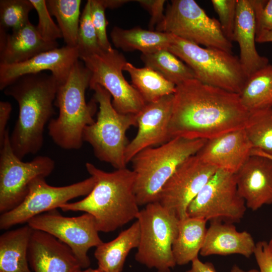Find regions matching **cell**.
<instances>
[{"label":"cell","instance_id":"1","mask_svg":"<svg viewBox=\"0 0 272 272\" xmlns=\"http://www.w3.org/2000/svg\"><path fill=\"white\" fill-rule=\"evenodd\" d=\"M249 114L239 94L188 80L176 86L169 139L208 140L244 128Z\"/></svg>","mask_w":272,"mask_h":272},{"label":"cell","instance_id":"2","mask_svg":"<svg viewBox=\"0 0 272 272\" xmlns=\"http://www.w3.org/2000/svg\"><path fill=\"white\" fill-rule=\"evenodd\" d=\"M59 84L51 74L41 72L23 76L4 90L19 106L18 118L10 140L20 159L41 149L44 127L54 114L53 106Z\"/></svg>","mask_w":272,"mask_h":272},{"label":"cell","instance_id":"3","mask_svg":"<svg viewBox=\"0 0 272 272\" xmlns=\"http://www.w3.org/2000/svg\"><path fill=\"white\" fill-rule=\"evenodd\" d=\"M87 171L96 182L83 199L60 207L64 212L81 211L91 215L99 232L108 233L136 219L140 212L135 192V174L126 167L106 172L91 163Z\"/></svg>","mask_w":272,"mask_h":272},{"label":"cell","instance_id":"4","mask_svg":"<svg viewBox=\"0 0 272 272\" xmlns=\"http://www.w3.org/2000/svg\"><path fill=\"white\" fill-rule=\"evenodd\" d=\"M90 71L82 60L72 67L66 80L59 84L55 105L58 108L57 117L51 119L48 125V133L53 141L64 150H78L84 143V128L95 122L96 101L87 103L85 92L90 86Z\"/></svg>","mask_w":272,"mask_h":272},{"label":"cell","instance_id":"5","mask_svg":"<svg viewBox=\"0 0 272 272\" xmlns=\"http://www.w3.org/2000/svg\"><path fill=\"white\" fill-rule=\"evenodd\" d=\"M207 140L175 138L145 149L131 160L134 192L139 206L157 201L162 187L177 168L195 155Z\"/></svg>","mask_w":272,"mask_h":272},{"label":"cell","instance_id":"6","mask_svg":"<svg viewBox=\"0 0 272 272\" xmlns=\"http://www.w3.org/2000/svg\"><path fill=\"white\" fill-rule=\"evenodd\" d=\"M93 99L99 104L95 122L87 126L83 140L92 147L95 156L110 164L115 169L126 167L125 153L129 143L126 133L131 126H137V114H121L113 107L111 96L103 87L96 84Z\"/></svg>","mask_w":272,"mask_h":272},{"label":"cell","instance_id":"7","mask_svg":"<svg viewBox=\"0 0 272 272\" xmlns=\"http://www.w3.org/2000/svg\"><path fill=\"white\" fill-rule=\"evenodd\" d=\"M167 50L184 62L203 84L239 94L247 79L239 58L232 53L203 47L173 35Z\"/></svg>","mask_w":272,"mask_h":272},{"label":"cell","instance_id":"8","mask_svg":"<svg viewBox=\"0 0 272 272\" xmlns=\"http://www.w3.org/2000/svg\"><path fill=\"white\" fill-rule=\"evenodd\" d=\"M137 220L140 239L135 259L157 272H170L176 265L172 245L178 234L179 219L155 201L140 210Z\"/></svg>","mask_w":272,"mask_h":272},{"label":"cell","instance_id":"9","mask_svg":"<svg viewBox=\"0 0 272 272\" xmlns=\"http://www.w3.org/2000/svg\"><path fill=\"white\" fill-rule=\"evenodd\" d=\"M156 31L232 53V43L224 35L219 21L210 17L194 0L171 1Z\"/></svg>","mask_w":272,"mask_h":272},{"label":"cell","instance_id":"10","mask_svg":"<svg viewBox=\"0 0 272 272\" xmlns=\"http://www.w3.org/2000/svg\"><path fill=\"white\" fill-rule=\"evenodd\" d=\"M8 128L0 145V213L17 207L28 193L31 182L36 178L46 177L55 167L49 157L39 156L23 162L14 152Z\"/></svg>","mask_w":272,"mask_h":272},{"label":"cell","instance_id":"11","mask_svg":"<svg viewBox=\"0 0 272 272\" xmlns=\"http://www.w3.org/2000/svg\"><path fill=\"white\" fill-rule=\"evenodd\" d=\"M79 58L91 73L89 87L98 84L105 88L112 97V105L118 112L138 114L143 109L146 102L122 74L127 62L122 53L114 49L102 50L80 55Z\"/></svg>","mask_w":272,"mask_h":272},{"label":"cell","instance_id":"12","mask_svg":"<svg viewBox=\"0 0 272 272\" xmlns=\"http://www.w3.org/2000/svg\"><path fill=\"white\" fill-rule=\"evenodd\" d=\"M246 210L235 174L218 169L189 205L187 216L233 224L241 221Z\"/></svg>","mask_w":272,"mask_h":272},{"label":"cell","instance_id":"13","mask_svg":"<svg viewBox=\"0 0 272 272\" xmlns=\"http://www.w3.org/2000/svg\"><path fill=\"white\" fill-rule=\"evenodd\" d=\"M44 177L35 178L23 200L13 210L1 214L0 229L8 230L27 223L33 217L59 208L69 200L87 195L93 188L95 179L90 176L80 182L63 186H53Z\"/></svg>","mask_w":272,"mask_h":272},{"label":"cell","instance_id":"14","mask_svg":"<svg viewBox=\"0 0 272 272\" xmlns=\"http://www.w3.org/2000/svg\"><path fill=\"white\" fill-rule=\"evenodd\" d=\"M27 224L34 230L49 234L68 246L82 268H87L91 264L89 250L103 242L95 220L88 213L69 217L62 216L55 209L33 217Z\"/></svg>","mask_w":272,"mask_h":272},{"label":"cell","instance_id":"15","mask_svg":"<svg viewBox=\"0 0 272 272\" xmlns=\"http://www.w3.org/2000/svg\"><path fill=\"white\" fill-rule=\"evenodd\" d=\"M218 169L196 155L185 161L161 190L157 201L181 220L193 199Z\"/></svg>","mask_w":272,"mask_h":272},{"label":"cell","instance_id":"16","mask_svg":"<svg viewBox=\"0 0 272 272\" xmlns=\"http://www.w3.org/2000/svg\"><path fill=\"white\" fill-rule=\"evenodd\" d=\"M174 94L146 103L137 114V135L130 142L125 153L126 164L141 151L162 145L169 140V126L172 115Z\"/></svg>","mask_w":272,"mask_h":272},{"label":"cell","instance_id":"17","mask_svg":"<svg viewBox=\"0 0 272 272\" xmlns=\"http://www.w3.org/2000/svg\"><path fill=\"white\" fill-rule=\"evenodd\" d=\"M79 59L77 47L65 45L40 53L20 63L0 64V89L4 90L23 76L45 71H50L59 84H62Z\"/></svg>","mask_w":272,"mask_h":272},{"label":"cell","instance_id":"18","mask_svg":"<svg viewBox=\"0 0 272 272\" xmlns=\"http://www.w3.org/2000/svg\"><path fill=\"white\" fill-rule=\"evenodd\" d=\"M28 257L33 272H78L82 269L79 260L68 246L40 230L33 229Z\"/></svg>","mask_w":272,"mask_h":272},{"label":"cell","instance_id":"19","mask_svg":"<svg viewBox=\"0 0 272 272\" xmlns=\"http://www.w3.org/2000/svg\"><path fill=\"white\" fill-rule=\"evenodd\" d=\"M252 149L243 128L207 140L196 155L217 169L235 174L250 157Z\"/></svg>","mask_w":272,"mask_h":272},{"label":"cell","instance_id":"20","mask_svg":"<svg viewBox=\"0 0 272 272\" xmlns=\"http://www.w3.org/2000/svg\"><path fill=\"white\" fill-rule=\"evenodd\" d=\"M237 191L247 208L256 211L272 204V160L252 155L235 173Z\"/></svg>","mask_w":272,"mask_h":272},{"label":"cell","instance_id":"21","mask_svg":"<svg viewBox=\"0 0 272 272\" xmlns=\"http://www.w3.org/2000/svg\"><path fill=\"white\" fill-rule=\"evenodd\" d=\"M57 42L44 40L36 26L30 21L11 34L0 28V64H12L26 61L34 56L58 47Z\"/></svg>","mask_w":272,"mask_h":272},{"label":"cell","instance_id":"22","mask_svg":"<svg viewBox=\"0 0 272 272\" xmlns=\"http://www.w3.org/2000/svg\"><path fill=\"white\" fill-rule=\"evenodd\" d=\"M256 26L252 0H237L233 41L240 49L239 60L247 78L267 65L268 59L256 48Z\"/></svg>","mask_w":272,"mask_h":272},{"label":"cell","instance_id":"23","mask_svg":"<svg viewBox=\"0 0 272 272\" xmlns=\"http://www.w3.org/2000/svg\"><path fill=\"white\" fill-rule=\"evenodd\" d=\"M255 244L249 233L238 231L233 224L211 221L199 253L203 256L238 254L249 258Z\"/></svg>","mask_w":272,"mask_h":272},{"label":"cell","instance_id":"24","mask_svg":"<svg viewBox=\"0 0 272 272\" xmlns=\"http://www.w3.org/2000/svg\"><path fill=\"white\" fill-rule=\"evenodd\" d=\"M140 239V227L137 220L121 231L113 240L102 242L96 247L94 256L98 268L103 272H121L125 259L133 248H138Z\"/></svg>","mask_w":272,"mask_h":272},{"label":"cell","instance_id":"25","mask_svg":"<svg viewBox=\"0 0 272 272\" xmlns=\"http://www.w3.org/2000/svg\"><path fill=\"white\" fill-rule=\"evenodd\" d=\"M33 229L28 224L0 236V272H33L28 252Z\"/></svg>","mask_w":272,"mask_h":272},{"label":"cell","instance_id":"26","mask_svg":"<svg viewBox=\"0 0 272 272\" xmlns=\"http://www.w3.org/2000/svg\"><path fill=\"white\" fill-rule=\"evenodd\" d=\"M110 37L114 45L123 51L139 50L142 53H149L167 49L172 35L140 27L124 29L114 26L110 32Z\"/></svg>","mask_w":272,"mask_h":272},{"label":"cell","instance_id":"27","mask_svg":"<svg viewBox=\"0 0 272 272\" xmlns=\"http://www.w3.org/2000/svg\"><path fill=\"white\" fill-rule=\"evenodd\" d=\"M207 222L188 216L179 220L178 234L172 245L176 265H185L198 257L206 237Z\"/></svg>","mask_w":272,"mask_h":272},{"label":"cell","instance_id":"28","mask_svg":"<svg viewBox=\"0 0 272 272\" xmlns=\"http://www.w3.org/2000/svg\"><path fill=\"white\" fill-rule=\"evenodd\" d=\"M239 94L250 113L272 107V64H268L249 76Z\"/></svg>","mask_w":272,"mask_h":272},{"label":"cell","instance_id":"29","mask_svg":"<svg viewBox=\"0 0 272 272\" xmlns=\"http://www.w3.org/2000/svg\"><path fill=\"white\" fill-rule=\"evenodd\" d=\"M123 71L128 73L132 86L146 103L155 101L163 96L173 94L176 85L165 79L153 69L145 66L138 68L127 62Z\"/></svg>","mask_w":272,"mask_h":272},{"label":"cell","instance_id":"30","mask_svg":"<svg viewBox=\"0 0 272 272\" xmlns=\"http://www.w3.org/2000/svg\"><path fill=\"white\" fill-rule=\"evenodd\" d=\"M141 59L146 66L155 71L176 86L187 80L195 79L193 71L167 49L142 53Z\"/></svg>","mask_w":272,"mask_h":272},{"label":"cell","instance_id":"31","mask_svg":"<svg viewBox=\"0 0 272 272\" xmlns=\"http://www.w3.org/2000/svg\"><path fill=\"white\" fill-rule=\"evenodd\" d=\"M80 0H47L51 15L55 17L66 45L77 47L81 15Z\"/></svg>","mask_w":272,"mask_h":272},{"label":"cell","instance_id":"32","mask_svg":"<svg viewBox=\"0 0 272 272\" xmlns=\"http://www.w3.org/2000/svg\"><path fill=\"white\" fill-rule=\"evenodd\" d=\"M244 129L253 149L272 155V107L250 112Z\"/></svg>","mask_w":272,"mask_h":272},{"label":"cell","instance_id":"33","mask_svg":"<svg viewBox=\"0 0 272 272\" xmlns=\"http://www.w3.org/2000/svg\"><path fill=\"white\" fill-rule=\"evenodd\" d=\"M34 9L30 0H1L0 28L12 30L29 22V12Z\"/></svg>","mask_w":272,"mask_h":272},{"label":"cell","instance_id":"34","mask_svg":"<svg viewBox=\"0 0 272 272\" xmlns=\"http://www.w3.org/2000/svg\"><path fill=\"white\" fill-rule=\"evenodd\" d=\"M77 48L79 57L84 54L98 53L103 50L99 44L92 23L90 0L87 1L81 15Z\"/></svg>","mask_w":272,"mask_h":272},{"label":"cell","instance_id":"35","mask_svg":"<svg viewBox=\"0 0 272 272\" xmlns=\"http://www.w3.org/2000/svg\"><path fill=\"white\" fill-rule=\"evenodd\" d=\"M36 11L38 22L36 26L41 37L46 41L57 42V39L62 38V34L51 17L45 0H30Z\"/></svg>","mask_w":272,"mask_h":272},{"label":"cell","instance_id":"36","mask_svg":"<svg viewBox=\"0 0 272 272\" xmlns=\"http://www.w3.org/2000/svg\"><path fill=\"white\" fill-rule=\"evenodd\" d=\"M213 8L218 15L219 23L225 37L233 41L237 0H212Z\"/></svg>","mask_w":272,"mask_h":272},{"label":"cell","instance_id":"37","mask_svg":"<svg viewBox=\"0 0 272 272\" xmlns=\"http://www.w3.org/2000/svg\"><path fill=\"white\" fill-rule=\"evenodd\" d=\"M91 18L99 44L102 49L110 51L113 49L108 39L106 28L108 22L105 15V8L99 0H90Z\"/></svg>","mask_w":272,"mask_h":272},{"label":"cell","instance_id":"38","mask_svg":"<svg viewBox=\"0 0 272 272\" xmlns=\"http://www.w3.org/2000/svg\"><path fill=\"white\" fill-rule=\"evenodd\" d=\"M256 26V33L272 31V0H252Z\"/></svg>","mask_w":272,"mask_h":272},{"label":"cell","instance_id":"39","mask_svg":"<svg viewBox=\"0 0 272 272\" xmlns=\"http://www.w3.org/2000/svg\"><path fill=\"white\" fill-rule=\"evenodd\" d=\"M135 2L139 3L141 6L147 9L150 13L151 19L149 27L151 30H153L155 25L157 27L163 21L165 17L164 6L165 1L138 0Z\"/></svg>","mask_w":272,"mask_h":272},{"label":"cell","instance_id":"40","mask_svg":"<svg viewBox=\"0 0 272 272\" xmlns=\"http://www.w3.org/2000/svg\"><path fill=\"white\" fill-rule=\"evenodd\" d=\"M253 254L259 268V272H272V254L268 243L260 241L255 244Z\"/></svg>","mask_w":272,"mask_h":272},{"label":"cell","instance_id":"41","mask_svg":"<svg viewBox=\"0 0 272 272\" xmlns=\"http://www.w3.org/2000/svg\"><path fill=\"white\" fill-rule=\"evenodd\" d=\"M12 111V105L7 101L0 102V145L4 142L8 128L7 123Z\"/></svg>","mask_w":272,"mask_h":272},{"label":"cell","instance_id":"42","mask_svg":"<svg viewBox=\"0 0 272 272\" xmlns=\"http://www.w3.org/2000/svg\"><path fill=\"white\" fill-rule=\"evenodd\" d=\"M186 272H217L214 265L210 262H203L198 258L191 261L190 268Z\"/></svg>","mask_w":272,"mask_h":272},{"label":"cell","instance_id":"43","mask_svg":"<svg viewBox=\"0 0 272 272\" xmlns=\"http://www.w3.org/2000/svg\"><path fill=\"white\" fill-rule=\"evenodd\" d=\"M103 6L105 8L115 9L123 5L132 2L128 0H99Z\"/></svg>","mask_w":272,"mask_h":272},{"label":"cell","instance_id":"44","mask_svg":"<svg viewBox=\"0 0 272 272\" xmlns=\"http://www.w3.org/2000/svg\"><path fill=\"white\" fill-rule=\"evenodd\" d=\"M256 42L258 43L272 42V31H262L256 33Z\"/></svg>","mask_w":272,"mask_h":272},{"label":"cell","instance_id":"45","mask_svg":"<svg viewBox=\"0 0 272 272\" xmlns=\"http://www.w3.org/2000/svg\"><path fill=\"white\" fill-rule=\"evenodd\" d=\"M252 155L263 156L272 160V155L265 154L264 152L257 149H253L252 150L251 155Z\"/></svg>","mask_w":272,"mask_h":272},{"label":"cell","instance_id":"46","mask_svg":"<svg viewBox=\"0 0 272 272\" xmlns=\"http://www.w3.org/2000/svg\"><path fill=\"white\" fill-rule=\"evenodd\" d=\"M231 272H259V271L256 269H251L247 271H245L241 269L238 266L234 265L232 266Z\"/></svg>","mask_w":272,"mask_h":272},{"label":"cell","instance_id":"47","mask_svg":"<svg viewBox=\"0 0 272 272\" xmlns=\"http://www.w3.org/2000/svg\"><path fill=\"white\" fill-rule=\"evenodd\" d=\"M78 272H103V271L100 270L98 268L93 269L92 268H87L86 269L84 270L81 269Z\"/></svg>","mask_w":272,"mask_h":272},{"label":"cell","instance_id":"48","mask_svg":"<svg viewBox=\"0 0 272 272\" xmlns=\"http://www.w3.org/2000/svg\"><path fill=\"white\" fill-rule=\"evenodd\" d=\"M268 246L270 252L272 254V236L269 242L268 243Z\"/></svg>","mask_w":272,"mask_h":272}]
</instances>
